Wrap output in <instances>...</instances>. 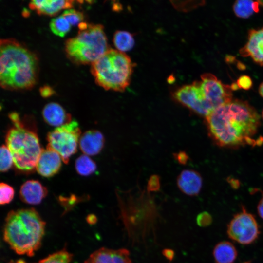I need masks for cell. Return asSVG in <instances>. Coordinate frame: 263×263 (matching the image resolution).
<instances>
[{
	"mask_svg": "<svg viewBox=\"0 0 263 263\" xmlns=\"http://www.w3.org/2000/svg\"><path fill=\"white\" fill-rule=\"evenodd\" d=\"M208 135L219 147L238 149L263 143L257 137L261 128L260 116L247 101L232 99L205 117Z\"/></svg>",
	"mask_w": 263,
	"mask_h": 263,
	"instance_id": "6da1fadb",
	"label": "cell"
},
{
	"mask_svg": "<svg viewBox=\"0 0 263 263\" xmlns=\"http://www.w3.org/2000/svg\"><path fill=\"white\" fill-rule=\"evenodd\" d=\"M36 56L14 39L0 42V84L7 90L32 88L38 74Z\"/></svg>",
	"mask_w": 263,
	"mask_h": 263,
	"instance_id": "7a4b0ae2",
	"label": "cell"
},
{
	"mask_svg": "<svg viewBox=\"0 0 263 263\" xmlns=\"http://www.w3.org/2000/svg\"><path fill=\"white\" fill-rule=\"evenodd\" d=\"M45 225L34 208L12 210L5 219L3 239L18 254L32 257L41 246Z\"/></svg>",
	"mask_w": 263,
	"mask_h": 263,
	"instance_id": "3957f363",
	"label": "cell"
},
{
	"mask_svg": "<svg viewBox=\"0 0 263 263\" xmlns=\"http://www.w3.org/2000/svg\"><path fill=\"white\" fill-rule=\"evenodd\" d=\"M13 124L6 135V144L13 159L14 165L23 172H31L36 169L41 149L35 129L27 126L19 114H9Z\"/></svg>",
	"mask_w": 263,
	"mask_h": 263,
	"instance_id": "277c9868",
	"label": "cell"
},
{
	"mask_svg": "<svg viewBox=\"0 0 263 263\" xmlns=\"http://www.w3.org/2000/svg\"><path fill=\"white\" fill-rule=\"evenodd\" d=\"M133 67L125 53L109 49L92 64L91 70L98 85L105 90L123 92L130 84Z\"/></svg>",
	"mask_w": 263,
	"mask_h": 263,
	"instance_id": "5b68a950",
	"label": "cell"
},
{
	"mask_svg": "<svg viewBox=\"0 0 263 263\" xmlns=\"http://www.w3.org/2000/svg\"><path fill=\"white\" fill-rule=\"evenodd\" d=\"M77 35L67 39L65 51L68 57L77 64H92L108 50L107 38L101 24L82 22Z\"/></svg>",
	"mask_w": 263,
	"mask_h": 263,
	"instance_id": "8992f818",
	"label": "cell"
},
{
	"mask_svg": "<svg viewBox=\"0 0 263 263\" xmlns=\"http://www.w3.org/2000/svg\"><path fill=\"white\" fill-rule=\"evenodd\" d=\"M81 133L78 122L72 120L48 133L47 145L59 154L64 163L67 164L70 157L77 151Z\"/></svg>",
	"mask_w": 263,
	"mask_h": 263,
	"instance_id": "52a82bcc",
	"label": "cell"
},
{
	"mask_svg": "<svg viewBox=\"0 0 263 263\" xmlns=\"http://www.w3.org/2000/svg\"><path fill=\"white\" fill-rule=\"evenodd\" d=\"M226 232L230 239L243 245L251 244L260 234L255 217L244 207L242 211L233 216L227 225Z\"/></svg>",
	"mask_w": 263,
	"mask_h": 263,
	"instance_id": "ba28073f",
	"label": "cell"
},
{
	"mask_svg": "<svg viewBox=\"0 0 263 263\" xmlns=\"http://www.w3.org/2000/svg\"><path fill=\"white\" fill-rule=\"evenodd\" d=\"M172 95L176 101L198 115L205 117L213 111L205 99L199 81L179 87Z\"/></svg>",
	"mask_w": 263,
	"mask_h": 263,
	"instance_id": "9c48e42d",
	"label": "cell"
},
{
	"mask_svg": "<svg viewBox=\"0 0 263 263\" xmlns=\"http://www.w3.org/2000/svg\"><path fill=\"white\" fill-rule=\"evenodd\" d=\"M201 79V88L206 101L213 111L233 99L231 86L224 84L213 74H203Z\"/></svg>",
	"mask_w": 263,
	"mask_h": 263,
	"instance_id": "30bf717a",
	"label": "cell"
},
{
	"mask_svg": "<svg viewBox=\"0 0 263 263\" xmlns=\"http://www.w3.org/2000/svg\"><path fill=\"white\" fill-rule=\"evenodd\" d=\"M61 157L48 145L42 149L37 161L36 170L41 176L49 178L57 174L61 167Z\"/></svg>",
	"mask_w": 263,
	"mask_h": 263,
	"instance_id": "8fae6325",
	"label": "cell"
},
{
	"mask_svg": "<svg viewBox=\"0 0 263 263\" xmlns=\"http://www.w3.org/2000/svg\"><path fill=\"white\" fill-rule=\"evenodd\" d=\"M243 57H250L256 63L263 65V27L249 31L248 40L239 51Z\"/></svg>",
	"mask_w": 263,
	"mask_h": 263,
	"instance_id": "7c38bea8",
	"label": "cell"
},
{
	"mask_svg": "<svg viewBox=\"0 0 263 263\" xmlns=\"http://www.w3.org/2000/svg\"><path fill=\"white\" fill-rule=\"evenodd\" d=\"M84 263H132V261L127 249L102 247L91 254Z\"/></svg>",
	"mask_w": 263,
	"mask_h": 263,
	"instance_id": "4fadbf2b",
	"label": "cell"
},
{
	"mask_svg": "<svg viewBox=\"0 0 263 263\" xmlns=\"http://www.w3.org/2000/svg\"><path fill=\"white\" fill-rule=\"evenodd\" d=\"M177 185L184 194L189 196L197 195L202 188L203 179L200 174L192 169L182 170L177 178Z\"/></svg>",
	"mask_w": 263,
	"mask_h": 263,
	"instance_id": "5bb4252c",
	"label": "cell"
},
{
	"mask_svg": "<svg viewBox=\"0 0 263 263\" xmlns=\"http://www.w3.org/2000/svg\"><path fill=\"white\" fill-rule=\"evenodd\" d=\"M47 188L37 180H30L21 186L19 195L20 200L30 205H38L47 196Z\"/></svg>",
	"mask_w": 263,
	"mask_h": 263,
	"instance_id": "9a60e30c",
	"label": "cell"
},
{
	"mask_svg": "<svg viewBox=\"0 0 263 263\" xmlns=\"http://www.w3.org/2000/svg\"><path fill=\"white\" fill-rule=\"evenodd\" d=\"M105 144L103 134L96 130H89L84 132L79 140V146L84 154L95 155L99 153Z\"/></svg>",
	"mask_w": 263,
	"mask_h": 263,
	"instance_id": "2e32d148",
	"label": "cell"
},
{
	"mask_svg": "<svg viewBox=\"0 0 263 263\" xmlns=\"http://www.w3.org/2000/svg\"><path fill=\"white\" fill-rule=\"evenodd\" d=\"M42 115L47 124L56 128L72 121L71 114L56 102L47 104L42 110Z\"/></svg>",
	"mask_w": 263,
	"mask_h": 263,
	"instance_id": "e0dca14e",
	"label": "cell"
},
{
	"mask_svg": "<svg viewBox=\"0 0 263 263\" xmlns=\"http://www.w3.org/2000/svg\"><path fill=\"white\" fill-rule=\"evenodd\" d=\"M73 2V0H34L29 6L38 14L53 16L63 9L71 8Z\"/></svg>",
	"mask_w": 263,
	"mask_h": 263,
	"instance_id": "ac0fdd59",
	"label": "cell"
},
{
	"mask_svg": "<svg viewBox=\"0 0 263 263\" xmlns=\"http://www.w3.org/2000/svg\"><path fill=\"white\" fill-rule=\"evenodd\" d=\"M212 254L215 263H233L238 252L232 243L224 241L215 245Z\"/></svg>",
	"mask_w": 263,
	"mask_h": 263,
	"instance_id": "d6986e66",
	"label": "cell"
},
{
	"mask_svg": "<svg viewBox=\"0 0 263 263\" xmlns=\"http://www.w3.org/2000/svg\"><path fill=\"white\" fill-rule=\"evenodd\" d=\"M261 1L237 0L233 5L235 14L241 18H247L259 11Z\"/></svg>",
	"mask_w": 263,
	"mask_h": 263,
	"instance_id": "ffe728a7",
	"label": "cell"
},
{
	"mask_svg": "<svg viewBox=\"0 0 263 263\" xmlns=\"http://www.w3.org/2000/svg\"><path fill=\"white\" fill-rule=\"evenodd\" d=\"M113 42L117 50L124 53L133 48L135 41L133 36L130 32L118 30L114 34Z\"/></svg>",
	"mask_w": 263,
	"mask_h": 263,
	"instance_id": "44dd1931",
	"label": "cell"
},
{
	"mask_svg": "<svg viewBox=\"0 0 263 263\" xmlns=\"http://www.w3.org/2000/svg\"><path fill=\"white\" fill-rule=\"evenodd\" d=\"M75 166L77 173L84 176L92 174L97 169L95 163L85 154L80 155L76 159Z\"/></svg>",
	"mask_w": 263,
	"mask_h": 263,
	"instance_id": "7402d4cb",
	"label": "cell"
},
{
	"mask_svg": "<svg viewBox=\"0 0 263 263\" xmlns=\"http://www.w3.org/2000/svg\"><path fill=\"white\" fill-rule=\"evenodd\" d=\"M71 26L62 15L53 19L50 23L51 31L61 37H64L70 31Z\"/></svg>",
	"mask_w": 263,
	"mask_h": 263,
	"instance_id": "603a6c76",
	"label": "cell"
},
{
	"mask_svg": "<svg viewBox=\"0 0 263 263\" xmlns=\"http://www.w3.org/2000/svg\"><path fill=\"white\" fill-rule=\"evenodd\" d=\"M73 256L72 254L64 248L35 263H69L72 261Z\"/></svg>",
	"mask_w": 263,
	"mask_h": 263,
	"instance_id": "cb8c5ba5",
	"label": "cell"
},
{
	"mask_svg": "<svg viewBox=\"0 0 263 263\" xmlns=\"http://www.w3.org/2000/svg\"><path fill=\"white\" fill-rule=\"evenodd\" d=\"M0 154V170L1 172H5L14 164L13 157L9 149L5 145L1 146Z\"/></svg>",
	"mask_w": 263,
	"mask_h": 263,
	"instance_id": "d4e9b609",
	"label": "cell"
},
{
	"mask_svg": "<svg viewBox=\"0 0 263 263\" xmlns=\"http://www.w3.org/2000/svg\"><path fill=\"white\" fill-rule=\"evenodd\" d=\"M0 204L5 205L10 203L14 196V189L9 185L1 182L0 184Z\"/></svg>",
	"mask_w": 263,
	"mask_h": 263,
	"instance_id": "484cf974",
	"label": "cell"
},
{
	"mask_svg": "<svg viewBox=\"0 0 263 263\" xmlns=\"http://www.w3.org/2000/svg\"><path fill=\"white\" fill-rule=\"evenodd\" d=\"M62 15L71 25H78L80 23L83 22L84 19L83 13L73 9L65 10Z\"/></svg>",
	"mask_w": 263,
	"mask_h": 263,
	"instance_id": "4316f807",
	"label": "cell"
},
{
	"mask_svg": "<svg viewBox=\"0 0 263 263\" xmlns=\"http://www.w3.org/2000/svg\"><path fill=\"white\" fill-rule=\"evenodd\" d=\"M236 84L238 88L249 90L252 85V81L249 76L244 75L238 78Z\"/></svg>",
	"mask_w": 263,
	"mask_h": 263,
	"instance_id": "83f0119b",
	"label": "cell"
},
{
	"mask_svg": "<svg viewBox=\"0 0 263 263\" xmlns=\"http://www.w3.org/2000/svg\"><path fill=\"white\" fill-rule=\"evenodd\" d=\"M197 222L199 226H207L211 223L212 217L207 212H204L198 215Z\"/></svg>",
	"mask_w": 263,
	"mask_h": 263,
	"instance_id": "f1b7e54d",
	"label": "cell"
},
{
	"mask_svg": "<svg viewBox=\"0 0 263 263\" xmlns=\"http://www.w3.org/2000/svg\"><path fill=\"white\" fill-rule=\"evenodd\" d=\"M160 188V179L157 175H152L150 178L147 189L149 191H155L159 190Z\"/></svg>",
	"mask_w": 263,
	"mask_h": 263,
	"instance_id": "f546056e",
	"label": "cell"
},
{
	"mask_svg": "<svg viewBox=\"0 0 263 263\" xmlns=\"http://www.w3.org/2000/svg\"><path fill=\"white\" fill-rule=\"evenodd\" d=\"M175 159L178 161L180 164H186L188 159V157L187 154L183 151H180L175 154Z\"/></svg>",
	"mask_w": 263,
	"mask_h": 263,
	"instance_id": "4dcf8cb0",
	"label": "cell"
},
{
	"mask_svg": "<svg viewBox=\"0 0 263 263\" xmlns=\"http://www.w3.org/2000/svg\"><path fill=\"white\" fill-rule=\"evenodd\" d=\"M40 93L42 97H48L51 96L54 91L49 86H43L40 88Z\"/></svg>",
	"mask_w": 263,
	"mask_h": 263,
	"instance_id": "1f68e13d",
	"label": "cell"
},
{
	"mask_svg": "<svg viewBox=\"0 0 263 263\" xmlns=\"http://www.w3.org/2000/svg\"><path fill=\"white\" fill-rule=\"evenodd\" d=\"M164 256L168 260L171 261L174 257V252L172 249H165L163 251Z\"/></svg>",
	"mask_w": 263,
	"mask_h": 263,
	"instance_id": "d6a6232c",
	"label": "cell"
},
{
	"mask_svg": "<svg viewBox=\"0 0 263 263\" xmlns=\"http://www.w3.org/2000/svg\"><path fill=\"white\" fill-rule=\"evenodd\" d=\"M257 212L259 216L263 221V197L260 199L257 205Z\"/></svg>",
	"mask_w": 263,
	"mask_h": 263,
	"instance_id": "836d02e7",
	"label": "cell"
},
{
	"mask_svg": "<svg viewBox=\"0 0 263 263\" xmlns=\"http://www.w3.org/2000/svg\"><path fill=\"white\" fill-rule=\"evenodd\" d=\"M87 222L90 224H94L97 221V218L94 215L90 214L87 217Z\"/></svg>",
	"mask_w": 263,
	"mask_h": 263,
	"instance_id": "e575fe53",
	"label": "cell"
},
{
	"mask_svg": "<svg viewBox=\"0 0 263 263\" xmlns=\"http://www.w3.org/2000/svg\"><path fill=\"white\" fill-rule=\"evenodd\" d=\"M259 92L261 96L263 97V82L259 86Z\"/></svg>",
	"mask_w": 263,
	"mask_h": 263,
	"instance_id": "d590c367",
	"label": "cell"
},
{
	"mask_svg": "<svg viewBox=\"0 0 263 263\" xmlns=\"http://www.w3.org/2000/svg\"><path fill=\"white\" fill-rule=\"evenodd\" d=\"M16 263H24V262L23 261H18Z\"/></svg>",
	"mask_w": 263,
	"mask_h": 263,
	"instance_id": "8d00e7d4",
	"label": "cell"
},
{
	"mask_svg": "<svg viewBox=\"0 0 263 263\" xmlns=\"http://www.w3.org/2000/svg\"><path fill=\"white\" fill-rule=\"evenodd\" d=\"M262 119H263V110L262 113Z\"/></svg>",
	"mask_w": 263,
	"mask_h": 263,
	"instance_id": "74e56055",
	"label": "cell"
}]
</instances>
